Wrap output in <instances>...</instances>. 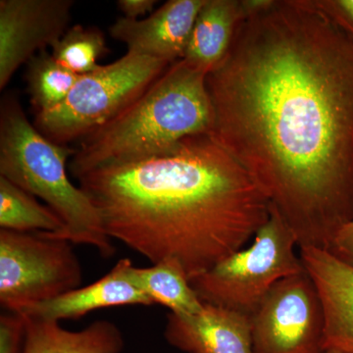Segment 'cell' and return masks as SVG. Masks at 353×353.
Masks as SVG:
<instances>
[{"instance_id":"obj_16","label":"cell","mask_w":353,"mask_h":353,"mask_svg":"<svg viewBox=\"0 0 353 353\" xmlns=\"http://www.w3.org/2000/svg\"><path fill=\"white\" fill-rule=\"evenodd\" d=\"M137 282L152 299L176 315L201 312L204 303L192 289L182 264L175 259L162 260L146 268H134Z\"/></svg>"},{"instance_id":"obj_24","label":"cell","mask_w":353,"mask_h":353,"mask_svg":"<svg viewBox=\"0 0 353 353\" xmlns=\"http://www.w3.org/2000/svg\"><path fill=\"white\" fill-rule=\"evenodd\" d=\"M323 353H345V352H336V350H325V352H323Z\"/></svg>"},{"instance_id":"obj_15","label":"cell","mask_w":353,"mask_h":353,"mask_svg":"<svg viewBox=\"0 0 353 353\" xmlns=\"http://www.w3.org/2000/svg\"><path fill=\"white\" fill-rule=\"evenodd\" d=\"M26 318L24 353H121L125 347L122 332L108 320H97L81 331H69L58 321Z\"/></svg>"},{"instance_id":"obj_4","label":"cell","mask_w":353,"mask_h":353,"mask_svg":"<svg viewBox=\"0 0 353 353\" xmlns=\"http://www.w3.org/2000/svg\"><path fill=\"white\" fill-rule=\"evenodd\" d=\"M76 150L46 138L28 120L19 99L8 94L0 106V176L38 196L65 225L57 238L94 248L102 257L115 253L112 239L92 202L67 175L66 163ZM52 236V234H51Z\"/></svg>"},{"instance_id":"obj_11","label":"cell","mask_w":353,"mask_h":353,"mask_svg":"<svg viewBox=\"0 0 353 353\" xmlns=\"http://www.w3.org/2000/svg\"><path fill=\"white\" fill-rule=\"evenodd\" d=\"M299 256L324 307V352L353 353V266L320 248H301Z\"/></svg>"},{"instance_id":"obj_17","label":"cell","mask_w":353,"mask_h":353,"mask_svg":"<svg viewBox=\"0 0 353 353\" xmlns=\"http://www.w3.org/2000/svg\"><path fill=\"white\" fill-rule=\"evenodd\" d=\"M0 228L16 232L48 233L64 231L63 221L36 196L0 176Z\"/></svg>"},{"instance_id":"obj_21","label":"cell","mask_w":353,"mask_h":353,"mask_svg":"<svg viewBox=\"0 0 353 353\" xmlns=\"http://www.w3.org/2000/svg\"><path fill=\"white\" fill-rule=\"evenodd\" d=\"M332 22L353 39V0H312Z\"/></svg>"},{"instance_id":"obj_23","label":"cell","mask_w":353,"mask_h":353,"mask_svg":"<svg viewBox=\"0 0 353 353\" xmlns=\"http://www.w3.org/2000/svg\"><path fill=\"white\" fill-rule=\"evenodd\" d=\"M157 3V0H119L117 6L125 18L138 20L139 16L152 12L153 7Z\"/></svg>"},{"instance_id":"obj_1","label":"cell","mask_w":353,"mask_h":353,"mask_svg":"<svg viewBox=\"0 0 353 353\" xmlns=\"http://www.w3.org/2000/svg\"><path fill=\"white\" fill-rule=\"evenodd\" d=\"M211 136L299 248L330 250L353 219V39L312 0L243 20L206 77Z\"/></svg>"},{"instance_id":"obj_18","label":"cell","mask_w":353,"mask_h":353,"mask_svg":"<svg viewBox=\"0 0 353 353\" xmlns=\"http://www.w3.org/2000/svg\"><path fill=\"white\" fill-rule=\"evenodd\" d=\"M26 65L27 90L36 114L61 103L80 76L62 67L46 50L39 51Z\"/></svg>"},{"instance_id":"obj_9","label":"cell","mask_w":353,"mask_h":353,"mask_svg":"<svg viewBox=\"0 0 353 353\" xmlns=\"http://www.w3.org/2000/svg\"><path fill=\"white\" fill-rule=\"evenodd\" d=\"M72 0L0 1V90L15 72L68 31Z\"/></svg>"},{"instance_id":"obj_2","label":"cell","mask_w":353,"mask_h":353,"mask_svg":"<svg viewBox=\"0 0 353 353\" xmlns=\"http://www.w3.org/2000/svg\"><path fill=\"white\" fill-rule=\"evenodd\" d=\"M76 180L112 240L152 264L178 260L190 281L243 250L271 215L252 176L210 134Z\"/></svg>"},{"instance_id":"obj_12","label":"cell","mask_w":353,"mask_h":353,"mask_svg":"<svg viewBox=\"0 0 353 353\" xmlns=\"http://www.w3.org/2000/svg\"><path fill=\"white\" fill-rule=\"evenodd\" d=\"M164 336L185 353H253L250 317L212 304L194 315L169 313Z\"/></svg>"},{"instance_id":"obj_7","label":"cell","mask_w":353,"mask_h":353,"mask_svg":"<svg viewBox=\"0 0 353 353\" xmlns=\"http://www.w3.org/2000/svg\"><path fill=\"white\" fill-rule=\"evenodd\" d=\"M74 243L48 233L0 230V304L22 310L78 289L82 265Z\"/></svg>"},{"instance_id":"obj_8","label":"cell","mask_w":353,"mask_h":353,"mask_svg":"<svg viewBox=\"0 0 353 353\" xmlns=\"http://www.w3.org/2000/svg\"><path fill=\"white\" fill-rule=\"evenodd\" d=\"M250 320L253 353L324 352V307L305 269L279 281Z\"/></svg>"},{"instance_id":"obj_10","label":"cell","mask_w":353,"mask_h":353,"mask_svg":"<svg viewBox=\"0 0 353 353\" xmlns=\"http://www.w3.org/2000/svg\"><path fill=\"white\" fill-rule=\"evenodd\" d=\"M205 0H169L145 20L120 18L110 27L128 52L173 64L182 60Z\"/></svg>"},{"instance_id":"obj_3","label":"cell","mask_w":353,"mask_h":353,"mask_svg":"<svg viewBox=\"0 0 353 353\" xmlns=\"http://www.w3.org/2000/svg\"><path fill=\"white\" fill-rule=\"evenodd\" d=\"M208 74L179 60L141 97L105 125L79 141L72 175L166 154L183 139L212 132Z\"/></svg>"},{"instance_id":"obj_13","label":"cell","mask_w":353,"mask_h":353,"mask_svg":"<svg viewBox=\"0 0 353 353\" xmlns=\"http://www.w3.org/2000/svg\"><path fill=\"white\" fill-rule=\"evenodd\" d=\"M131 259H123L105 276L92 284L18 312L30 317L62 321L77 320L97 309L124 305H152L137 282Z\"/></svg>"},{"instance_id":"obj_19","label":"cell","mask_w":353,"mask_h":353,"mask_svg":"<svg viewBox=\"0 0 353 353\" xmlns=\"http://www.w3.org/2000/svg\"><path fill=\"white\" fill-rule=\"evenodd\" d=\"M51 54L62 67L83 75L99 66L97 61L109 50L103 32L95 27L75 25L51 46Z\"/></svg>"},{"instance_id":"obj_14","label":"cell","mask_w":353,"mask_h":353,"mask_svg":"<svg viewBox=\"0 0 353 353\" xmlns=\"http://www.w3.org/2000/svg\"><path fill=\"white\" fill-rule=\"evenodd\" d=\"M245 19L241 0H205L183 60L208 75L226 57L236 29Z\"/></svg>"},{"instance_id":"obj_22","label":"cell","mask_w":353,"mask_h":353,"mask_svg":"<svg viewBox=\"0 0 353 353\" xmlns=\"http://www.w3.org/2000/svg\"><path fill=\"white\" fill-rule=\"evenodd\" d=\"M329 252L353 266V219L336 234Z\"/></svg>"},{"instance_id":"obj_6","label":"cell","mask_w":353,"mask_h":353,"mask_svg":"<svg viewBox=\"0 0 353 353\" xmlns=\"http://www.w3.org/2000/svg\"><path fill=\"white\" fill-rule=\"evenodd\" d=\"M296 245L292 230L271 208L252 245L192 279L190 285L202 303L252 317L279 281L303 270Z\"/></svg>"},{"instance_id":"obj_5","label":"cell","mask_w":353,"mask_h":353,"mask_svg":"<svg viewBox=\"0 0 353 353\" xmlns=\"http://www.w3.org/2000/svg\"><path fill=\"white\" fill-rule=\"evenodd\" d=\"M170 65L130 52L113 63L99 65L79 76L61 103L37 113L34 127L57 145L80 141L122 112Z\"/></svg>"},{"instance_id":"obj_20","label":"cell","mask_w":353,"mask_h":353,"mask_svg":"<svg viewBox=\"0 0 353 353\" xmlns=\"http://www.w3.org/2000/svg\"><path fill=\"white\" fill-rule=\"evenodd\" d=\"M27 318L15 311L0 316V353H24Z\"/></svg>"}]
</instances>
